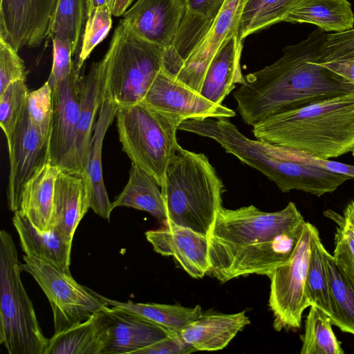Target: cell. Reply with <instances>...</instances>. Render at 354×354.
I'll return each mask as SVG.
<instances>
[{"label": "cell", "instance_id": "obj_1", "mask_svg": "<svg viewBox=\"0 0 354 354\" xmlns=\"http://www.w3.org/2000/svg\"><path fill=\"white\" fill-rule=\"evenodd\" d=\"M305 223L293 202L272 212L222 207L207 236L208 273L223 283L252 274L270 278L292 257Z\"/></svg>", "mask_w": 354, "mask_h": 354}, {"label": "cell", "instance_id": "obj_2", "mask_svg": "<svg viewBox=\"0 0 354 354\" xmlns=\"http://www.w3.org/2000/svg\"><path fill=\"white\" fill-rule=\"evenodd\" d=\"M326 35L317 28L275 62L245 76L233 95L245 124L354 92V84L321 64Z\"/></svg>", "mask_w": 354, "mask_h": 354}, {"label": "cell", "instance_id": "obj_3", "mask_svg": "<svg viewBox=\"0 0 354 354\" xmlns=\"http://www.w3.org/2000/svg\"><path fill=\"white\" fill-rule=\"evenodd\" d=\"M252 127L261 142L323 159L339 157L354 147V92L272 115Z\"/></svg>", "mask_w": 354, "mask_h": 354}, {"label": "cell", "instance_id": "obj_4", "mask_svg": "<svg viewBox=\"0 0 354 354\" xmlns=\"http://www.w3.org/2000/svg\"><path fill=\"white\" fill-rule=\"evenodd\" d=\"M167 213L164 225L187 227L208 236L223 207L224 185L209 158L180 146L160 187Z\"/></svg>", "mask_w": 354, "mask_h": 354}, {"label": "cell", "instance_id": "obj_5", "mask_svg": "<svg viewBox=\"0 0 354 354\" xmlns=\"http://www.w3.org/2000/svg\"><path fill=\"white\" fill-rule=\"evenodd\" d=\"M164 49L135 34L120 20L100 61L104 99L118 107L142 102L163 66Z\"/></svg>", "mask_w": 354, "mask_h": 354}, {"label": "cell", "instance_id": "obj_6", "mask_svg": "<svg viewBox=\"0 0 354 354\" xmlns=\"http://www.w3.org/2000/svg\"><path fill=\"white\" fill-rule=\"evenodd\" d=\"M21 263L9 232H0V344L9 354H45L48 339L39 326L22 281Z\"/></svg>", "mask_w": 354, "mask_h": 354}, {"label": "cell", "instance_id": "obj_7", "mask_svg": "<svg viewBox=\"0 0 354 354\" xmlns=\"http://www.w3.org/2000/svg\"><path fill=\"white\" fill-rule=\"evenodd\" d=\"M115 118L122 151L161 187L167 167L180 147L176 131L184 120L142 102L119 107Z\"/></svg>", "mask_w": 354, "mask_h": 354}, {"label": "cell", "instance_id": "obj_8", "mask_svg": "<svg viewBox=\"0 0 354 354\" xmlns=\"http://www.w3.org/2000/svg\"><path fill=\"white\" fill-rule=\"evenodd\" d=\"M23 259L21 270L35 279L51 306L54 334L109 308L91 289L77 283L71 273L34 257L24 255Z\"/></svg>", "mask_w": 354, "mask_h": 354}, {"label": "cell", "instance_id": "obj_9", "mask_svg": "<svg viewBox=\"0 0 354 354\" xmlns=\"http://www.w3.org/2000/svg\"><path fill=\"white\" fill-rule=\"evenodd\" d=\"M316 230L315 225L306 221L292 257L270 277L268 305L273 313L276 331L299 328L303 312L311 306L306 293V279Z\"/></svg>", "mask_w": 354, "mask_h": 354}, {"label": "cell", "instance_id": "obj_10", "mask_svg": "<svg viewBox=\"0 0 354 354\" xmlns=\"http://www.w3.org/2000/svg\"><path fill=\"white\" fill-rule=\"evenodd\" d=\"M80 79V71L74 64L71 73L53 88V115L49 161L62 171L84 176L77 145Z\"/></svg>", "mask_w": 354, "mask_h": 354}, {"label": "cell", "instance_id": "obj_11", "mask_svg": "<svg viewBox=\"0 0 354 354\" xmlns=\"http://www.w3.org/2000/svg\"><path fill=\"white\" fill-rule=\"evenodd\" d=\"M50 137L44 136L33 125L27 109L14 133L7 140L10 172L7 189L8 205L19 211L22 190L27 181L49 161Z\"/></svg>", "mask_w": 354, "mask_h": 354}, {"label": "cell", "instance_id": "obj_12", "mask_svg": "<svg viewBox=\"0 0 354 354\" xmlns=\"http://www.w3.org/2000/svg\"><path fill=\"white\" fill-rule=\"evenodd\" d=\"M142 102L154 110L183 120L230 118L236 115L232 109L211 102L162 68Z\"/></svg>", "mask_w": 354, "mask_h": 354}, {"label": "cell", "instance_id": "obj_13", "mask_svg": "<svg viewBox=\"0 0 354 354\" xmlns=\"http://www.w3.org/2000/svg\"><path fill=\"white\" fill-rule=\"evenodd\" d=\"M57 0H1L0 37L19 51L48 36Z\"/></svg>", "mask_w": 354, "mask_h": 354}, {"label": "cell", "instance_id": "obj_14", "mask_svg": "<svg viewBox=\"0 0 354 354\" xmlns=\"http://www.w3.org/2000/svg\"><path fill=\"white\" fill-rule=\"evenodd\" d=\"M185 12V0H136L122 20L140 37L167 49L173 45Z\"/></svg>", "mask_w": 354, "mask_h": 354}, {"label": "cell", "instance_id": "obj_15", "mask_svg": "<svg viewBox=\"0 0 354 354\" xmlns=\"http://www.w3.org/2000/svg\"><path fill=\"white\" fill-rule=\"evenodd\" d=\"M247 0H226L205 37L183 62L176 78L200 93L206 70L222 44L236 34Z\"/></svg>", "mask_w": 354, "mask_h": 354}, {"label": "cell", "instance_id": "obj_16", "mask_svg": "<svg viewBox=\"0 0 354 354\" xmlns=\"http://www.w3.org/2000/svg\"><path fill=\"white\" fill-rule=\"evenodd\" d=\"M145 236L155 252L173 257L192 277L202 278L208 273L207 236L176 225H165L160 229L149 230Z\"/></svg>", "mask_w": 354, "mask_h": 354}, {"label": "cell", "instance_id": "obj_17", "mask_svg": "<svg viewBox=\"0 0 354 354\" xmlns=\"http://www.w3.org/2000/svg\"><path fill=\"white\" fill-rule=\"evenodd\" d=\"M105 312L109 338L103 354H135L169 335L163 327L122 308L109 306Z\"/></svg>", "mask_w": 354, "mask_h": 354}, {"label": "cell", "instance_id": "obj_18", "mask_svg": "<svg viewBox=\"0 0 354 354\" xmlns=\"http://www.w3.org/2000/svg\"><path fill=\"white\" fill-rule=\"evenodd\" d=\"M88 209L90 201L84 174L61 170L55 185L53 228L72 243Z\"/></svg>", "mask_w": 354, "mask_h": 354}, {"label": "cell", "instance_id": "obj_19", "mask_svg": "<svg viewBox=\"0 0 354 354\" xmlns=\"http://www.w3.org/2000/svg\"><path fill=\"white\" fill-rule=\"evenodd\" d=\"M242 42L236 34L225 40L206 70L200 93L215 104H221L235 85L245 81L241 67Z\"/></svg>", "mask_w": 354, "mask_h": 354}, {"label": "cell", "instance_id": "obj_20", "mask_svg": "<svg viewBox=\"0 0 354 354\" xmlns=\"http://www.w3.org/2000/svg\"><path fill=\"white\" fill-rule=\"evenodd\" d=\"M118 108L108 100L103 99L95 124L91 153L84 176L88 189L90 208L107 221H109L113 209L103 180L102 151L105 134L115 118Z\"/></svg>", "mask_w": 354, "mask_h": 354}, {"label": "cell", "instance_id": "obj_21", "mask_svg": "<svg viewBox=\"0 0 354 354\" xmlns=\"http://www.w3.org/2000/svg\"><path fill=\"white\" fill-rule=\"evenodd\" d=\"M250 324L245 310L232 314H203L184 328L180 335L196 351H218L224 348Z\"/></svg>", "mask_w": 354, "mask_h": 354}, {"label": "cell", "instance_id": "obj_22", "mask_svg": "<svg viewBox=\"0 0 354 354\" xmlns=\"http://www.w3.org/2000/svg\"><path fill=\"white\" fill-rule=\"evenodd\" d=\"M14 213L12 223L26 255L46 261L71 273L72 243L64 239L55 228L41 231L22 212Z\"/></svg>", "mask_w": 354, "mask_h": 354}, {"label": "cell", "instance_id": "obj_23", "mask_svg": "<svg viewBox=\"0 0 354 354\" xmlns=\"http://www.w3.org/2000/svg\"><path fill=\"white\" fill-rule=\"evenodd\" d=\"M109 338V320L105 311L54 334L48 339L45 354H103Z\"/></svg>", "mask_w": 354, "mask_h": 354}, {"label": "cell", "instance_id": "obj_24", "mask_svg": "<svg viewBox=\"0 0 354 354\" xmlns=\"http://www.w3.org/2000/svg\"><path fill=\"white\" fill-rule=\"evenodd\" d=\"M60 171L57 166L46 162L22 190L19 211L43 232L53 228L55 185Z\"/></svg>", "mask_w": 354, "mask_h": 354}, {"label": "cell", "instance_id": "obj_25", "mask_svg": "<svg viewBox=\"0 0 354 354\" xmlns=\"http://www.w3.org/2000/svg\"><path fill=\"white\" fill-rule=\"evenodd\" d=\"M79 98L77 145L85 172L92 147L95 115L104 99V80L100 61L93 63L88 73L80 77Z\"/></svg>", "mask_w": 354, "mask_h": 354}, {"label": "cell", "instance_id": "obj_26", "mask_svg": "<svg viewBox=\"0 0 354 354\" xmlns=\"http://www.w3.org/2000/svg\"><path fill=\"white\" fill-rule=\"evenodd\" d=\"M283 21L311 24L337 32L353 28L354 14L348 0H300Z\"/></svg>", "mask_w": 354, "mask_h": 354}, {"label": "cell", "instance_id": "obj_27", "mask_svg": "<svg viewBox=\"0 0 354 354\" xmlns=\"http://www.w3.org/2000/svg\"><path fill=\"white\" fill-rule=\"evenodd\" d=\"M159 187L151 176L131 162L128 182L112 203V207H128L147 212L165 225L167 216Z\"/></svg>", "mask_w": 354, "mask_h": 354}, {"label": "cell", "instance_id": "obj_28", "mask_svg": "<svg viewBox=\"0 0 354 354\" xmlns=\"http://www.w3.org/2000/svg\"><path fill=\"white\" fill-rule=\"evenodd\" d=\"M93 293L108 306L122 308L145 318L165 328L169 334L180 333L191 323L203 315L199 305L194 308L179 305L154 303L119 301Z\"/></svg>", "mask_w": 354, "mask_h": 354}, {"label": "cell", "instance_id": "obj_29", "mask_svg": "<svg viewBox=\"0 0 354 354\" xmlns=\"http://www.w3.org/2000/svg\"><path fill=\"white\" fill-rule=\"evenodd\" d=\"M323 257L330 298L331 323L354 335V283L324 247Z\"/></svg>", "mask_w": 354, "mask_h": 354}, {"label": "cell", "instance_id": "obj_30", "mask_svg": "<svg viewBox=\"0 0 354 354\" xmlns=\"http://www.w3.org/2000/svg\"><path fill=\"white\" fill-rule=\"evenodd\" d=\"M89 0H57L48 37L68 41L73 56L79 54L80 40L88 15Z\"/></svg>", "mask_w": 354, "mask_h": 354}, {"label": "cell", "instance_id": "obj_31", "mask_svg": "<svg viewBox=\"0 0 354 354\" xmlns=\"http://www.w3.org/2000/svg\"><path fill=\"white\" fill-rule=\"evenodd\" d=\"M299 1L247 0L237 28L238 39L243 41L256 31L283 21L290 10Z\"/></svg>", "mask_w": 354, "mask_h": 354}, {"label": "cell", "instance_id": "obj_32", "mask_svg": "<svg viewBox=\"0 0 354 354\" xmlns=\"http://www.w3.org/2000/svg\"><path fill=\"white\" fill-rule=\"evenodd\" d=\"M301 335V354H343L341 346L332 328L331 319L323 310L315 305L310 306Z\"/></svg>", "mask_w": 354, "mask_h": 354}, {"label": "cell", "instance_id": "obj_33", "mask_svg": "<svg viewBox=\"0 0 354 354\" xmlns=\"http://www.w3.org/2000/svg\"><path fill=\"white\" fill-rule=\"evenodd\" d=\"M324 245L319 231L314 233L306 279V293L310 305H315L332 316L327 274L323 257Z\"/></svg>", "mask_w": 354, "mask_h": 354}, {"label": "cell", "instance_id": "obj_34", "mask_svg": "<svg viewBox=\"0 0 354 354\" xmlns=\"http://www.w3.org/2000/svg\"><path fill=\"white\" fill-rule=\"evenodd\" d=\"M28 91L24 80L11 83L0 94V125L8 140L26 109Z\"/></svg>", "mask_w": 354, "mask_h": 354}, {"label": "cell", "instance_id": "obj_35", "mask_svg": "<svg viewBox=\"0 0 354 354\" xmlns=\"http://www.w3.org/2000/svg\"><path fill=\"white\" fill-rule=\"evenodd\" d=\"M113 10L102 6L89 12L82 36V43L77 61L75 65L80 71L93 50L109 34L112 26Z\"/></svg>", "mask_w": 354, "mask_h": 354}, {"label": "cell", "instance_id": "obj_36", "mask_svg": "<svg viewBox=\"0 0 354 354\" xmlns=\"http://www.w3.org/2000/svg\"><path fill=\"white\" fill-rule=\"evenodd\" d=\"M325 215L338 225L335 234L333 258L343 272L354 283V227L332 210Z\"/></svg>", "mask_w": 354, "mask_h": 354}, {"label": "cell", "instance_id": "obj_37", "mask_svg": "<svg viewBox=\"0 0 354 354\" xmlns=\"http://www.w3.org/2000/svg\"><path fill=\"white\" fill-rule=\"evenodd\" d=\"M26 109L37 129L45 137H50L53 115V88L46 81L37 90L28 92Z\"/></svg>", "mask_w": 354, "mask_h": 354}, {"label": "cell", "instance_id": "obj_38", "mask_svg": "<svg viewBox=\"0 0 354 354\" xmlns=\"http://www.w3.org/2000/svg\"><path fill=\"white\" fill-rule=\"evenodd\" d=\"M8 42L0 37V94L12 82L26 80L24 61Z\"/></svg>", "mask_w": 354, "mask_h": 354}, {"label": "cell", "instance_id": "obj_39", "mask_svg": "<svg viewBox=\"0 0 354 354\" xmlns=\"http://www.w3.org/2000/svg\"><path fill=\"white\" fill-rule=\"evenodd\" d=\"M322 55L323 63L354 59V28L326 34Z\"/></svg>", "mask_w": 354, "mask_h": 354}, {"label": "cell", "instance_id": "obj_40", "mask_svg": "<svg viewBox=\"0 0 354 354\" xmlns=\"http://www.w3.org/2000/svg\"><path fill=\"white\" fill-rule=\"evenodd\" d=\"M53 39V66L47 82L52 88L67 77L72 72V48L68 41L54 37Z\"/></svg>", "mask_w": 354, "mask_h": 354}, {"label": "cell", "instance_id": "obj_41", "mask_svg": "<svg viewBox=\"0 0 354 354\" xmlns=\"http://www.w3.org/2000/svg\"><path fill=\"white\" fill-rule=\"evenodd\" d=\"M196 350L185 342L180 333L169 334L166 337L136 352L135 354H188Z\"/></svg>", "mask_w": 354, "mask_h": 354}, {"label": "cell", "instance_id": "obj_42", "mask_svg": "<svg viewBox=\"0 0 354 354\" xmlns=\"http://www.w3.org/2000/svg\"><path fill=\"white\" fill-rule=\"evenodd\" d=\"M226 0H185L186 12L214 22Z\"/></svg>", "mask_w": 354, "mask_h": 354}, {"label": "cell", "instance_id": "obj_43", "mask_svg": "<svg viewBox=\"0 0 354 354\" xmlns=\"http://www.w3.org/2000/svg\"><path fill=\"white\" fill-rule=\"evenodd\" d=\"M321 64L329 70L354 84V59Z\"/></svg>", "mask_w": 354, "mask_h": 354}, {"label": "cell", "instance_id": "obj_44", "mask_svg": "<svg viewBox=\"0 0 354 354\" xmlns=\"http://www.w3.org/2000/svg\"><path fill=\"white\" fill-rule=\"evenodd\" d=\"M135 0H116L113 10V15L120 17L123 15Z\"/></svg>", "mask_w": 354, "mask_h": 354}, {"label": "cell", "instance_id": "obj_45", "mask_svg": "<svg viewBox=\"0 0 354 354\" xmlns=\"http://www.w3.org/2000/svg\"><path fill=\"white\" fill-rule=\"evenodd\" d=\"M341 218L354 227V199L349 201L346 205Z\"/></svg>", "mask_w": 354, "mask_h": 354}, {"label": "cell", "instance_id": "obj_46", "mask_svg": "<svg viewBox=\"0 0 354 354\" xmlns=\"http://www.w3.org/2000/svg\"><path fill=\"white\" fill-rule=\"evenodd\" d=\"M115 1L116 0H89L88 14L93 10L102 6L109 7L113 10Z\"/></svg>", "mask_w": 354, "mask_h": 354}, {"label": "cell", "instance_id": "obj_47", "mask_svg": "<svg viewBox=\"0 0 354 354\" xmlns=\"http://www.w3.org/2000/svg\"><path fill=\"white\" fill-rule=\"evenodd\" d=\"M351 153H352V156L354 158V147L352 149V150L351 151Z\"/></svg>", "mask_w": 354, "mask_h": 354}]
</instances>
